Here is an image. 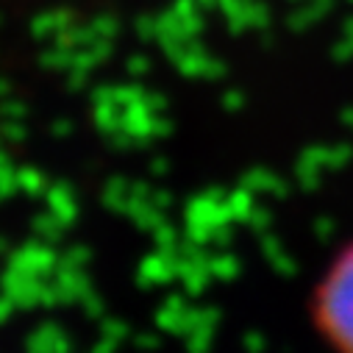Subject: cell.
I'll use <instances>...</instances> for the list:
<instances>
[{"instance_id":"6da1fadb","label":"cell","mask_w":353,"mask_h":353,"mask_svg":"<svg viewBox=\"0 0 353 353\" xmlns=\"http://www.w3.org/2000/svg\"><path fill=\"white\" fill-rule=\"evenodd\" d=\"M312 323L328 345L353 353V242L320 279L312 295Z\"/></svg>"}]
</instances>
